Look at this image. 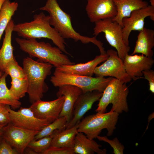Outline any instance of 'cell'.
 Segmentation results:
<instances>
[{
  "instance_id": "1",
  "label": "cell",
  "mask_w": 154,
  "mask_h": 154,
  "mask_svg": "<svg viewBox=\"0 0 154 154\" xmlns=\"http://www.w3.org/2000/svg\"><path fill=\"white\" fill-rule=\"evenodd\" d=\"M49 14L50 23L63 38H71L75 41H80L84 44L92 42L99 48L100 54L106 51L103 43L98 40L96 37H92L83 36L76 32L73 27L70 15L61 8L57 0H47L45 5L39 8Z\"/></svg>"
},
{
  "instance_id": "2",
  "label": "cell",
  "mask_w": 154,
  "mask_h": 154,
  "mask_svg": "<svg viewBox=\"0 0 154 154\" xmlns=\"http://www.w3.org/2000/svg\"><path fill=\"white\" fill-rule=\"evenodd\" d=\"M13 31L23 38L50 39L63 52L70 54L66 49L64 39L51 26L49 15H46L43 12L35 15L33 20L30 22L14 24Z\"/></svg>"
},
{
  "instance_id": "3",
  "label": "cell",
  "mask_w": 154,
  "mask_h": 154,
  "mask_svg": "<svg viewBox=\"0 0 154 154\" xmlns=\"http://www.w3.org/2000/svg\"><path fill=\"white\" fill-rule=\"evenodd\" d=\"M23 66L28 83L27 93L32 104L41 100L48 91V87L45 80L51 74L52 65L35 60L30 57L23 59Z\"/></svg>"
},
{
  "instance_id": "4",
  "label": "cell",
  "mask_w": 154,
  "mask_h": 154,
  "mask_svg": "<svg viewBox=\"0 0 154 154\" xmlns=\"http://www.w3.org/2000/svg\"><path fill=\"white\" fill-rule=\"evenodd\" d=\"M15 40L21 50L31 58H37L38 61L48 63L56 68L75 64L58 47H53L48 43L19 38H16Z\"/></svg>"
},
{
  "instance_id": "5",
  "label": "cell",
  "mask_w": 154,
  "mask_h": 154,
  "mask_svg": "<svg viewBox=\"0 0 154 154\" xmlns=\"http://www.w3.org/2000/svg\"><path fill=\"white\" fill-rule=\"evenodd\" d=\"M129 92L126 83L112 77L103 92L96 112L99 113H105L108 106L112 104L110 111L119 114L123 112H127L129 107L127 98Z\"/></svg>"
},
{
  "instance_id": "6",
  "label": "cell",
  "mask_w": 154,
  "mask_h": 154,
  "mask_svg": "<svg viewBox=\"0 0 154 154\" xmlns=\"http://www.w3.org/2000/svg\"><path fill=\"white\" fill-rule=\"evenodd\" d=\"M119 114L110 111L107 113L90 115L82 119L78 124V132L84 133L87 137L94 139L106 129L107 136L112 135L116 128Z\"/></svg>"
},
{
  "instance_id": "7",
  "label": "cell",
  "mask_w": 154,
  "mask_h": 154,
  "mask_svg": "<svg viewBox=\"0 0 154 154\" xmlns=\"http://www.w3.org/2000/svg\"><path fill=\"white\" fill-rule=\"evenodd\" d=\"M112 77H92L69 74L55 70L50 81L53 85L59 87L65 85L74 86L80 88L83 92L98 90L103 92Z\"/></svg>"
},
{
  "instance_id": "8",
  "label": "cell",
  "mask_w": 154,
  "mask_h": 154,
  "mask_svg": "<svg viewBox=\"0 0 154 154\" xmlns=\"http://www.w3.org/2000/svg\"><path fill=\"white\" fill-rule=\"evenodd\" d=\"M95 23L93 35L96 37L99 33H104L108 43L115 48L118 56L123 60L130 47L123 40L122 27L111 18L101 20Z\"/></svg>"
},
{
  "instance_id": "9",
  "label": "cell",
  "mask_w": 154,
  "mask_h": 154,
  "mask_svg": "<svg viewBox=\"0 0 154 154\" xmlns=\"http://www.w3.org/2000/svg\"><path fill=\"white\" fill-rule=\"evenodd\" d=\"M106 53L108 55V58L94 70V73L96 77L109 76L126 83L130 82L131 79L126 73L123 60L119 56L117 51L110 49Z\"/></svg>"
},
{
  "instance_id": "10",
  "label": "cell",
  "mask_w": 154,
  "mask_h": 154,
  "mask_svg": "<svg viewBox=\"0 0 154 154\" xmlns=\"http://www.w3.org/2000/svg\"><path fill=\"white\" fill-rule=\"evenodd\" d=\"M39 131L18 127L10 122L4 127L2 137L19 154H23Z\"/></svg>"
},
{
  "instance_id": "11",
  "label": "cell",
  "mask_w": 154,
  "mask_h": 154,
  "mask_svg": "<svg viewBox=\"0 0 154 154\" xmlns=\"http://www.w3.org/2000/svg\"><path fill=\"white\" fill-rule=\"evenodd\" d=\"M9 111L10 122L22 128L39 131L51 123L47 120L37 118L30 107H21L17 111H15L10 107Z\"/></svg>"
},
{
  "instance_id": "12",
  "label": "cell",
  "mask_w": 154,
  "mask_h": 154,
  "mask_svg": "<svg viewBox=\"0 0 154 154\" xmlns=\"http://www.w3.org/2000/svg\"><path fill=\"white\" fill-rule=\"evenodd\" d=\"M148 17L154 21V7L151 5L135 10L131 13L129 17L122 19L123 38L126 45L129 46L128 39L131 32L143 30L144 28L145 19Z\"/></svg>"
},
{
  "instance_id": "13",
  "label": "cell",
  "mask_w": 154,
  "mask_h": 154,
  "mask_svg": "<svg viewBox=\"0 0 154 154\" xmlns=\"http://www.w3.org/2000/svg\"><path fill=\"white\" fill-rule=\"evenodd\" d=\"M103 92L98 90L82 92L79 96L74 106L73 116L66 128H71L78 124L84 115L91 109L94 103L99 100Z\"/></svg>"
},
{
  "instance_id": "14",
  "label": "cell",
  "mask_w": 154,
  "mask_h": 154,
  "mask_svg": "<svg viewBox=\"0 0 154 154\" xmlns=\"http://www.w3.org/2000/svg\"><path fill=\"white\" fill-rule=\"evenodd\" d=\"M49 101L40 100L32 104L30 108L37 118L52 122L59 117L64 101V96Z\"/></svg>"
},
{
  "instance_id": "15",
  "label": "cell",
  "mask_w": 154,
  "mask_h": 154,
  "mask_svg": "<svg viewBox=\"0 0 154 154\" xmlns=\"http://www.w3.org/2000/svg\"><path fill=\"white\" fill-rule=\"evenodd\" d=\"M86 11L90 22L114 17L117 9L114 0H88Z\"/></svg>"
},
{
  "instance_id": "16",
  "label": "cell",
  "mask_w": 154,
  "mask_h": 154,
  "mask_svg": "<svg viewBox=\"0 0 154 154\" xmlns=\"http://www.w3.org/2000/svg\"><path fill=\"white\" fill-rule=\"evenodd\" d=\"M123 60L126 73L134 80L141 78L142 72L151 69L154 63L152 57L143 54L129 55L127 54Z\"/></svg>"
},
{
  "instance_id": "17",
  "label": "cell",
  "mask_w": 154,
  "mask_h": 154,
  "mask_svg": "<svg viewBox=\"0 0 154 154\" xmlns=\"http://www.w3.org/2000/svg\"><path fill=\"white\" fill-rule=\"evenodd\" d=\"M58 87V90L56 94L57 97L63 96L64 97L63 107L59 117H64L67 124L72 117L74 104L83 92L79 88L70 85H63Z\"/></svg>"
},
{
  "instance_id": "18",
  "label": "cell",
  "mask_w": 154,
  "mask_h": 154,
  "mask_svg": "<svg viewBox=\"0 0 154 154\" xmlns=\"http://www.w3.org/2000/svg\"><path fill=\"white\" fill-rule=\"evenodd\" d=\"M108 57L106 53L100 54L96 56L93 60L85 63L62 65L56 68L55 70L69 74L92 76L96 67L101 62L105 61Z\"/></svg>"
},
{
  "instance_id": "19",
  "label": "cell",
  "mask_w": 154,
  "mask_h": 154,
  "mask_svg": "<svg viewBox=\"0 0 154 154\" xmlns=\"http://www.w3.org/2000/svg\"><path fill=\"white\" fill-rule=\"evenodd\" d=\"M114 1L117 8V14L112 19L122 27V21L123 18L129 17L133 11L149 5L147 1L143 0H114Z\"/></svg>"
},
{
  "instance_id": "20",
  "label": "cell",
  "mask_w": 154,
  "mask_h": 154,
  "mask_svg": "<svg viewBox=\"0 0 154 154\" xmlns=\"http://www.w3.org/2000/svg\"><path fill=\"white\" fill-rule=\"evenodd\" d=\"M101 147L94 139L88 138L83 133L78 132L75 138L73 148L75 154H106V149H100Z\"/></svg>"
},
{
  "instance_id": "21",
  "label": "cell",
  "mask_w": 154,
  "mask_h": 154,
  "mask_svg": "<svg viewBox=\"0 0 154 154\" xmlns=\"http://www.w3.org/2000/svg\"><path fill=\"white\" fill-rule=\"evenodd\" d=\"M154 46V30L144 28L139 31L135 45L131 55L140 53L148 57H152Z\"/></svg>"
},
{
  "instance_id": "22",
  "label": "cell",
  "mask_w": 154,
  "mask_h": 154,
  "mask_svg": "<svg viewBox=\"0 0 154 154\" xmlns=\"http://www.w3.org/2000/svg\"><path fill=\"white\" fill-rule=\"evenodd\" d=\"M11 19L5 30V35L2 45L0 49V71L4 73L7 63L15 57L11 43V37L14 25Z\"/></svg>"
},
{
  "instance_id": "23",
  "label": "cell",
  "mask_w": 154,
  "mask_h": 154,
  "mask_svg": "<svg viewBox=\"0 0 154 154\" xmlns=\"http://www.w3.org/2000/svg\"><path fill=\"white\" fill-rule=\"evenodd\" d=\"M78 124L72 127L54 131L50 135L51 146L73 148L75 136L78 133Z\"/></svg>"
},
{
  "instance_id": "24",
  "label": "cell",
  "mask_w": 154,
  "mask_h": 154,
  "mask_svg": "<svg viewBox=\"0 0 154 154\" xmlns=\"http://www.w3.org/2000/svg\"><path fill=\"white\" fill-rule=\"evenodd\" d=\"M18 3L5 0L0 11V40L12 17L18 7Z\"/></svg>"
},
{
  "instance_id": "25",
  "label": "cell",
  "mask_w": 154,
  "mask_h": 154,
  "mask_svg": "<svg viewBox=\"0 0 154 154\" xmlns=\"http://www.w3.org/2000/svg\"><path fill=\"white\" fill-rule=\"evenodd\" d=\"M7 76L3 73L0 78V104L8 105L15 110L19 108L21 103L13 96L7 88L6 80Z\"/></svg>"
},
{
  "instance_id": "26",
  "label": "cell",
  "mask_w": 154,
  "mask_h": 154,
  "mask_svg": "<svg viewBox=\"0 0 154 154\" xmlns=\"http://www.w3.org/2000/svg\"><path fill=\"white\" fill-rule=\"evenodd\" d=\"M67 124V121L64 117H59L39 131L35 137L34 139L36 140L50 136L56 130L66 129Z\"/></svg>"
},
{
  "instance_id": "27",
  "label": "cell",
  "mask_w": 154,
  "mask_h": 154,
  "mask_svg": "<svg viewBox=\"0 0 154 154\" xmlns=\"http://www.w3.org/2000/svg\"><path fill=\"white\" fill-rule=\"evenodd\" d=\"M11 86L9 89L13 96L19 100L24 96L27 92L28 83L26 77L12 78Z\"/></svg>"
},
{
  "instance_id": "28",
  "label": "cell",
  "mask_w": 154,
  "mask_h": 154,
  "mask_svg": "<svg viewBox=\"0 0 154 154\" xmlns=\"http://www.w3.org/2000/svg\"><path fill=\"white\" fill-rule=\"evenodd\" d=\"M52 139L51 136H50L36 140L34 139L27 147L32 149L37 154H42L51 146Z\"/></svg>"
},
{
  "instance_id": "29",
  "label": "cell",
  "mask_w": 154,
  "mask_h": 154,
  "mask_svg": "<svg viewBox=\"0 0 154 154\" xmlns=\"http://www.w3.org/2000/svg\"><path fill=\"white\" fill-rule=\"evenodd\" d=\"M4 73L9 75L11 78L26 77L23 68L19 65L15 57L7 63Z\"/></svg>"
},
{
  "instance_id": "30",
  "label": "cell",
  "mask_w": 154,
  "mask_h": 154,
  "mask_svg": "<svg viewBox=\"0 0 154 154\" xmlns=\"http://www.w3.org/2000/svg\"><path fill=\"white\" fill-rule=\"evenodd\" d=\"M96 138L100 141L108 143L112 148L114 154H123L125 147L120 143L117 137L112 139H109L107 136L98 135Z\"/></svg>"
},
{
  "instance_id": "31",
  "label": "cell",
  "mask_w": 154,
  "mask_h": 154,
  "mask_svg": "<svg viewBox=\"0 0 154 154\" xmlns=\"http://www.w3.org/2000/svg\"><path fill=\"white\" fill-rule=\"evenodd\" d=\"M73 148L50 146L42 154H74Z\"/></svg>"
},
{
  "instance_id": "32",
  "label": "cell",
  "mask_w": 154,
  "mask_h": 154,
  "mask_svg": "<svg viewBox=\"0 0 154 154\" xmlns=\"http://www.w3.org/2000/svg\"><path fill=\"white\" fill-rule=\"evenodd\" d=\"M19 154L16 149L3 137L0 143V154Z\"/></svg>"
},
{
  "instance_id": "33",
  "label": "cell",
  "mask_w": 154,
  "mask_h": 154,
  "mask_svg": "<svg viewBox=\"0 0 154 154\" xmlns=\"http://www.w3.org/2000/svg\"><path fill=\"white\" fill-rule=\"evenodd\" d=\"M8 105L0 104V122L8 123L10 122Z\"/></svg>"
},
{
  "instance_id": "34",
  "label": "cell",
  "mask_w": 154,
  "mask_h": 154,
  "mask_svg": "<svg viewBox=\"0 0 154 154\" xmlns=\"http://www.w3.org/2000/svg\"><path fill=\"white\" fill-rule=\"evenodd\" d=\"M144 78L147 80L149 84V90L153 93H154V71L151 69L142 72Z\"/></svg>"
},
{
  "instance_id": "35",
  "label": "cell",
  "mask_w": 154,
  "mask_h": 154,
  "mask_svg": "<svg viewBox=\"0 0 154 154\" xmlns=\"http://www.w3.org/2000/svg\"><path fill=\"white\" fill-rule=\"evenodd\" d=\"M23 154H37L31 148L27 147L25 149Z\"/></svg>"
},
{
  "instance_id": "36",
  "label": "cell",
  "mask_w": 154,
  "mask_h": 154,
  "mask_svg": "<svg viewBox=\"0 0 154 154\" xmlns=\"http://www.w3.org/2000/svg\"><path fill=\"white\" fill-rule=\"evenodd\" d=\"M7 123L0 122V136H2L4 127Z\"/></svg>"
},
{
  "instance_id": "37",
  "label": "cell",
  "mask_w": 154,
  "mask_h": 154,
  "mask_svg": "<svg viewBox=\"0 0 154 154\" xmlns=\"http://www.w3.org/2000/svg\"><path fill=\"white\" fill-rule=\"evenodd\" d=\"M154 112L152 113V114H151L149 115V116L148 117V124L147 125V126L146 128V131L147 129H148V125H149V122L153 118H154Z\"/></svg>"
},
{
  "instance_id": "38",
  "label": "cell",
  "mask_w": 154,
  "mask_h": 154,
  "mask_svg": "<svg viewBox=\"0 0 154 154\" xmlns=\"http://www.w3.org/2000/svg\"><path fill=\"white\" fill-rule=\"evenodd\" d=\"M149 2L151 4V5L154 7V0H149Z\"/></svg>"
},
{
  "instance_id": "39",
  "label": "cell",
  "mask_w": 154,
  "mask_h": 154,
  "mask_svg": "<svg viewBox=\"0 0 154 154\" xmlns=\"http://www.w3.org/2000/svg\"><path fill=\"white\" fill-rule=\"evenodd\" d=\"M5 0H0V11Z\"/></svg>"
},
{
  "instance_id": "40",
  "label": "cell",
  "mask_w": 154,
  "mask_h": 154,
  "mask_svg": "<svg viewBox=\"0 0 154 154\" xmlns=\"http://www.w3.org/2000/svg\"><path fill=\"white\" fill-rule=\"evenodd\" d=\"M3 73L0 71V78L2 76Z\"/></svg>"
},
{
  "instance_id": "41",
  "label": "cell",
  "mask_w": 154,
  "mask_h": 154,
  "mask_svg": "<svg viewBox=\"0 0 154 154\" xmlns=\"http://www.w3.org/2000/svg\"><path fill=\"white\" fill-rule=\"evenodd\" d=\"M3 138V137L2 136H0V142L1 141V140Z\"/></svg>"
}]
</instances>
